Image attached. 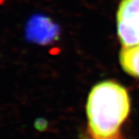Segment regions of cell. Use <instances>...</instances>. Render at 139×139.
Listing matches in <instances>:
<instances>
[{"label": "cell", "instance_id": "1", "mask_svg": "<svg viewBox=\"0 0 139 139\" xmlns=\"http://www.w3.org/2000/svg\"><path fill=\"white\" fill-rule=\"evenodd\" d=\"M130 112L128 92L119 83L106 80L89 92L87 102L88 132L92 139H122L120 128Z\"/></svg>", "mask_w": 139, "mask_h": 139}, {"label": "cell", "instance_id": "2", "mask_svg": "<svg viewBox=\"0 0 139 139\" xmlns=\"http://www.w3.org/2000/svg\"><path fill=\"white\" fill-rule=\"evenodd\" d=\"M118 34L123 47L139 45V0H122L118 11Z\"/></svg>", "mask_w": 139, "mask_h": 139}, {"label": "cell", "instance_id": "3", "mask_svg": "<svg viewBox=\"0 0 139 139\" xmlns=\"http://www.w3.org/2000/svg\"><path fill=\"white\" fill-rule=\"evenodd\" d=\"M58 26L43 15H35L26 27V36L30 41L39 43H49L58 36Z\"/></svg>", "mask_w": 139, "mask_h": 139}, {"label": "cell", "instance_id": "4", "mask_svg": "<svg viewBox=\"0 0 139 139\" xmlns=\"http://www.w3.org/2000/svg\"><path fill=\"white\" fill-rule=\"evenodd\" d=\"M119 61L126 73L139 79V45L123 47L119 54Z\"/></svg>", "mask_w": 139, "mask_h": 139}]
</instances>
